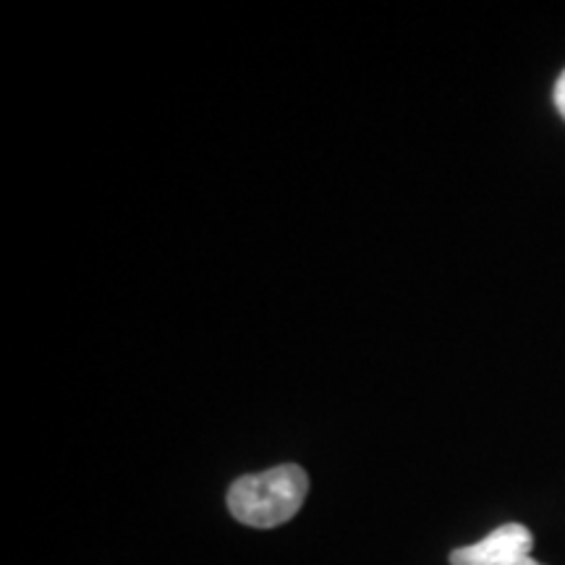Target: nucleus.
Returning a JSON list of instances; mask_svg holds the SVG:
<instances>
[{"label": "nucleus", "instance_id": "obj_1", "mask_svg": "<svg viewBox=\"0 0 565 565\" xmlns=\"http://www.w3.org/2000/svg\"><path fill=\"white\" fill-rule=\"evenodd\" d=\"M307 492V471L296 463H282L236 479L228 490V511L246 526L275 529L301 511Z\"/></svg>", "mask_w": 565, "mask_h": 565}, {"label": "nucleus", "instance_id": "obj_2", "mask_svg": "<svg viewBox=\"0 0 565 565\" xmlns=\"http://www.w3.org/2000/svg\"><path fill=\"white\" fill-rule=\"evenodd\" d=\"M534 536L524 524H505L494 529L482 542L458 547L450 553V565H513L532 557Z\"/></svg>", "mask_w": 565, "mask_h": 565}, {"label": "nucleus", "instance_id": "obj_3", "mask_svg": "<svg viewBox=\"0 0 565 565\" xmlns=\"http://www.w3.org/2000/svg\"><path fill=\"white\" fill-rule=\"evenodd\" d=\"M555 105H557V110H561V116L565 118V71L555 84Z\"/></svg>", "mask_w": 565, "mask_h": 565}, {"label": "nucleus", "instance_id": "obj_4", "mask_svg": "<svg viewBox=\"0 0 565 565\" xmlns=\"http://www.w3.org/2000/svg\"><path fill=\"white\" fill-rule=\"evenodd\" d=\"M513 565H542V563H536L534 557H524V561H519V563H513Z\"/></svg>", "mask_w": 565, "mask_h": 565}]
</instances>
